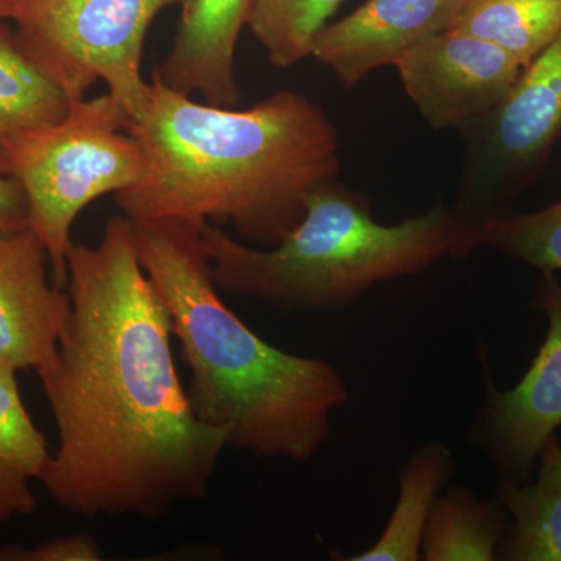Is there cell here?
Masks as SVG:
<instances>
[{"mask_svg":"<svg viewBox=\"0 0 561 561\" xmlns=\"http://www.w3.org/2000/svg\"><path fill=\"white\" fill-rule=\"evenodd\" d=\"M16 373L0 365V524L35 512L31 483L41 481L51 457L22 401Z\"/></svg>","mask_w":561,"mask_h":561,"instance_id":"9a60e30c","label":"cell"},{"mask_svg":"<svg viewBox=\"0 0 561 561\" xmlns=\"http://www.w3.org/2000/svg\"><path fill=\"white\" fill-rule=\"evenodd\" d=\"M187 0H13L7 20L24 54L70 102L98 81L139 121L150 101L142 77L147 33L158 14Z\"/></svg>","mask_w":561,"mask_h":561,"instance_id":"8992f818","label":"cell"},{"mask_svg":"<svg viewBox=\"0 0 561 561\" xmlns=\"http://www.w3.org/2000/svg\"><path fill=\"white\" fill-rule=\"evenodd\" d=\"M454 472L451 449L442 442L420 446L398 471V501L381 537L348 561H419L435 501Z\"/></svg>","mask_w":561,"mask_h":561,"instance_id":"5bb4252c","label":"cell"},{"mask_svg":"<svg viewBox=\"0 0 561 561\" xmlns=\"http://www.w3.org/2000/svg\"><path fill=\"white\" fill-rule=\"evenodd\" d=\"M393 68L435 131H463L482 119L504 101L524 69L489 41L451 28L413 47Z\"/></svg>","mask_w":561,"mask_h":561,"instance_id":"9c48e42d","label":"cell"},{"mask_svg":"<svg viewBox=\"0 0 561 561\" xmlns=\"http://www.w3.org/2000/svg\"><path fill=\"white\" fill-rule=\"evenodd\" d=\"M531 308L548 321L545 341L522 381L496 389L485 378V398L470 426L471 445L481 449L500 478L531 479L545 446L561 427V284L540 272Z\"/></svg>","mask_w":561,"mask_h":561,"instance_id":"ba28073f","label":"cell"},{"mask_svg":"<svg viewBox=\"0 0 561 561\" xmlns=\"http://www.w3.org/2000/svg\"><path fill=\"white\" fill-rule=\"evenodd\" d=\"M68 291L57 354L38 371L58 434L44 489L84 518L149 522L208 496L228 434L192 411L127 216L110 217L98 245L70 247Z\"/></svg>","mask_w":561,"mask_h":561,"instance_id":"6da1fadb","label":"cell"},{"mask_svg":"<svg viewBox=\"0 0 561 561\" xmlns=\"http://www.w3.org/2000/svg\"><path fill=\"white\" fill-rule=\"evenodd\" d=\"M102 549L88 534H73L54 540L27 546L11 545L0 548V561H99Z\"/></svg>","mask_w":561,"mask_h":561,"instance_id":"44dd1931","label":"cell"},{"mask_svg":"<svg viewBox=\"0 0 561 561\" xmlns=\"http://www.w3.org/2000/svg\"><path fill=\"white\" fill-rule=\"evenodd\" d=\"M345 0H253L247 27L273 68L311 57L312 44Z\"/></svg>","mask_w":561,"mask_h":561,"instance_id":"d6986e66","label":"cell"},{"mask_svg":"<svg viewBox=\"0 0 561 561\" xmlns=\"http://www.w3.org/2000/svg\"><path fill=\"white\" fill-rule=\"evenodd\" d=\"M28 228L27 202L16 180L0 175V239Z\"/></svg>","mask_w":561,"mask_h":561,"instance_id":"7402d4cb","label":"cell"},{"mask_svg":"<svg viewBox=\"0 0 561 561\" xmlns=\"http://www.w3.org/2000/svg\"><path fill=\"white\" fill-rule=\"evenodd\" d=\"M219 290L283 312L337 311L378 284L420 275L456 249L453 210L435 203L419 216L382 225L364 192L341 181L309 195L300 224L268 249L201 221Z\"/></svg>","mask_w":561,"mask_h":561,"instance_id":"277c9868","label":"cell"},{"mask_svg":"<svg viewBox=\"0 0 561 561\" xmlns=\"http://www.w3.org/2000/svg\"><path fill=\"white\" fill-rule=\"evenodd\" d=\"M535 482L500 478L494 497L508 515L497 548L501 561H561V443L553 435L538 460Z\"/></svg>","mask_w":561,"mask_h":561,"instance_id":"4fadbf2b","label":"cell"},{"mask_svg":"<svg viewBox=\"0 0 561 561\" xmlns=\"http://www.w3.org/2000/svg\"><path fill=\"white\" fill-rule=\"evenodd\" d=\"M468 0H367L321 28L311 57L353 90L375 70L394 66L423 41L453 28Z\"/></svg>","mask_w":561,"mask_h":561,"instance_id":"30bf717a","label":"cell"},{"mask_svg":"<svg viewBox=\"0 0 561 561\" xmlns=\"http://www.w3.org/2000/svg\"><path fill=\"white\" fill-rule=\"evenodd\" d=\"M130 116L106 92L70 103L61 121L22 131L0 147V175L16 180L28 228L49 253L51 279L68 287L73 224L92 202L128 190L146 173V154L127 131Z\"/></svg>","mask_w":561,"mask_h":561,"instance_id":"5b68a950","label":"cell"},{"mask_svg":"<svg viewBox=\"0 0 561 561\" xmlns=\"http://www.w3.org/2000/svg\"><path fill=\"white\" fill-rule=\"evenodd\" d=\"M70 103L0 22V147L14 135L61 121Z\"/></svg>","mask_w":561,"mask_h":561,"instance_id":"ac0fdd59","label":"cell"},{"mask_svg":"<svg viewBox=\"0 0 561 561\" xmlns=\"http://www.w3.org/2000/svg\"><path fill=\"white\" fill-rule=\"evenodd\" d=\"M251 5L253 0H187L171 49L153 76L181 94L236 108L242 95L236 54Z\"/></svg>","mask_w":561,"mask_h":561,"instance_id":"7c38bea8","label":"cell"},{"mask_svg":"<svg viewBox=\"0 0 561 561\" xmlns=\"http://www.w3.org/2000/svg\"><path fill=\"white\" fill-rule=\"evenodd\" d=\"M451 31L489 41L523 68L561 32V0H468Z\"/></svg>","mask_w":561,"mask_h":561,"instance_id":"e0dca14e","label":"cell"},{"mask_svg":"<svg viewBox=\"0 0 561 561\" xmlns=\"http://www.w3.org/2000/svg\"><path fill=\"white\" fill-rule=\"evenodd\" d=\"M508 515L493 497L482 501L463 486H451L438 496L421 542L426 561H493Z\"/></svg>","mask_w":561,"mask_h":561,"instance_id":"2e32d148","label":"cell"},{"mask_svg":"<svg viewBox=\"0 0 561 561\" xmlns=\"http://www.w3.org/2000/svg\"><path fill=\"white\" fill-rule=\"evenodd\" d=\"M11 2H13V0H0V22L7 20V11H9Z\"/></svg>","mask_w":561,"mask_h":561,"instance_id":"603a6c76","label":"cell"},{"mask_svg":"<svg viewBox=\"0 0 561 561\" xmlns=\"http://www.w3.org/2000/svg\"><path fill=\"white\" fill-rule=\"evenodd\" d=\"M70 313L49 253L25 228L0 239V365L38 373L54 360Z\"/></svg>","mask_w":561,"mask_h":561,"instance_id":"8fae6325","label":"cell"},{"mask_svg":"<svg viewBox=\"0 0 561 561\" xmlns=\"http://www.w3.org/2000/svg\"><path fill=\"white\" fill-rule=\"evenodd\" d=\"M482 245L538 272H561V201L534 213L505 214L482 231Z\"/></svg>","mask_w":561,"mask_h":561,"instance_id":"ffe728a7","label":"cell"},{"mask_svg":"<svg viewBox=\"0 0 561 561\" xmlns=\"http://www.w3.org/2000/svg\"><path fill=\"white\" fill-rule=\"evenodd\" d=\"M131 224L140 264L190 367L186 391L198 420L227 432L228 448L260 459L311 460L330 438L332 413L351 400L337 368L262 341L225 305L198 224Z\"/></svg>","mask_w":561,"mask_h":561,"instance_id":"3957f363","label":"cell"},{"mask_svg":"<svg viewBox=\"0 0 561 561\" xmlns=\"http://www.w3.org/2000/svg\"><path fill=\"white\" fill-rule=\"evenodd\" d=\"M463 133L453 260L471 256L482 231L512 213L548 164L561 136V32L523 69L504 101Z\"/></svg>","mask_w":561,"mask_h":561,"instance_id":"52a82bcc","label":"cell"},{"mask_svg":"<svg viewBox=\"0 0 561 561\" xmlns=\"http://www.w3.org/2000/svg\"><path fill=\"white\" fill-rule=\"evenodd\" d=\"M127 131L146 154L138 183L114 195L131 220L228 224L268 249L300 224L313 191L339 179L341 140L327 111L283 90L247 110L197 102L151 77Z\"/></svg>","mask_w":561,"mask_h":561,"instance_id":"7a4b0ae2","label":"cell"}]
</instances>
